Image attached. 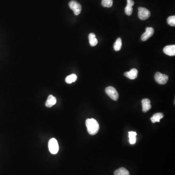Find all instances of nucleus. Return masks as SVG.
Wrapping results in <instances>:
<instances>
[{"mask_svg":"<svg viewBox=\"0 0 175 175\" xmlns=\"http://www.w3.org/2000/svg\"><path fill=\"white\" fill-rule=\"evenodd\" d=\"M138 71L136 69H132L129 71L125 72L124 74L125 76L131 79H135L138 76Z\"/></svg>","mask_w":175,"mask_h":175,"instance_id":"obj_11","label":"nucleus"},{"mask_svg":"<svg viewBox=\"0 0 175 175\" xmlns=\"http://www.w3.org/2000/svg\"><path fill=\"white\" fill-rule=\"evenodd\" d=\"M57 103V99L52 95H50L48 97L45 106L47 108H51L52 106L55 105Z\"/></svg>","mask_w":175,"mask_h":175,"instance_id":"obj_12","label":"nucleus"},{"mask_svg":"<svg viewBox=\"0 0 175 175\" xmlns=\"http://www.w3.org/2000/svg\"><path fill=\"white\" fill-rule=\"evenodd\" d=\"M163 52L164 54L169 55V56H174L175 55V45H167L163 48Z\"/></svg>","mask_w":175,"mask_h":175,"instance_id":"obj_8","label":"nucleus"},{"mask_svg":"<svg viewBox=\"0 0 175 175\" xmlns=\"http://www.w3.org/2000/svg\"><path fill=\"white\" fill-rule=\"evenodd\" d=\"M129 134V143L131 144H134L136 143V136L137 133L136 132L134 131H130L128 132Z\"/></svg>","mask_w":175,"mask_h":175,"instance_id":"obj_16","label":"nucleus"},{"mask_svg":"<svg viewBox=\"0 0 175 175\" xmlns=\"http://www.w3.org/2000/svg\"><path fill=\"white\" fill-rule=\"evenodd\" d=\"M86 125L87 128L88 132L92 135L97 133L99 129V125L96 120L94 119H88L86 121Z\"/></svg>","mask_w":175,"mask_h":175,"instance_id":"obj_1","label":"nucleus"},{"mask_svg":"<svg viewBox=\"0 0 175 175\" xmlns=\"http://www.w3.org/2000/svg\"><path fill=\"white\" fill-rule=\"evenodd\" d=\"M89 40L90 46H96L98 43V41L94 33H90L89 34Z\"/></svg>","mask_w":175,"mask_h":175,"instance_id":"obj_13","label":"nucleus"},{"mask_svg":"<svg viewBox=\"0 0 175 175\" xmlns=\"http://www.w3.org/2000/svg\"><path fill=\"white\" fill-rule=\"evenodd\" d=\"M49 149L52 154H56L59 150L58 142L55 138H52L49 141Z\"/></svg>","mask_w":175,"mask_h":175,"instance_id":"obj_2","label":"nucleus"},{"mask_svg":"<svg viewBox=\"0 0 175 175\" xmlns=\"http://www.w3.org/2000/svg\"><path fill=\"white\" fill-rule=\"evenodd\" d=\"M151 101L147 98L141 100V104L143 106V112H147L151 109V106L150 105Z\"/></svg>","mask_w":175,"mask_h":175,"instance_id":"obj_10","label":"nucleus"},{"mask_svg":"<svg viewBox=\"0 0 175 175\" xmlns=\"http://www.w3.org/2000/svg\"><path fill=\"white\" fill-rule=\"evenodd\" d=\"M77 77L75 74H71L70 76L66 77L65 81L68 84H71L73 82H75L77 80Z\"/></svg>","mask_w":175,"mask_h":175,"instance_id":"obj_18","label":"nucleus"},{"mask_svg":"<svg viewBox=\"0 0 175 175\" xmlns=\"http://www.w3.org/2000/svg\"><path fill=\"white\" fill-rule=\"evenodd\" d=\"M134 4V2L132 0H127V5L125 7V13L127 15L131 16L133 12L132 7Z\"/></svg>","mask_w":175,"mask_h":175,"instance_id":"obj_9","label":"nucleus"},{"mask_svg":"<svg viewBox=\"0 0 175 175\" xmlns=\"http://www.w3.org/2000/svg\"><path fill=\"white\" fill-rule=\"evenodd\" d=\"M155 79L158 83L160 85L166 84L168 80V77L160 72H157L155 75Z\"/></svg>","mask_w":175,"mask_h":175,"instance_id":"obj_6","label":"nucleus"},{"mask_svg":"<svg viewBox=\"0 0 175 175\" xmlns=\"http://www.w3.org/2000/svg\"><path fill=\"white\" fill-rule=\"evenodd\" d=\"M102 5L105 7H111L113 4V0H102Z\"/></svg>","mask_w":175,"mask_h":175,"instance_id":"obj_19","label":"nucleus"},{"mask_svg":"<svg viewBox=\"0 0 175 175\" xmlns=\"http://www.w3.org/2000/svg\"><path fill=\"white\" fill-rule=\"evenodd\" d=\"M167 23L171 26H175V16H171L169 17L167 20Z\"/></svg>","mask_w":175,"mask_h":175,"instance_id":"obj_20","label":"nucleus"},{"mask_svg":"<svg viewBox=\"0 0 175 175\" xmlns=\"http://www.w3.org/2000/svg\"><path fill=\"white\" fill-rule=\"evenodd\" d=\"M105 92L106 94L112 99L117 101L119 98V93L116 89L113 87L109 86L106 88Z\"/></svg>","mask_w":175,"mask_h":175,"instance_id":"obj_4","label":"nucleus"},{"mask_svg":"<svg viewBox=\"0 0 175 175\" xmlns=\"http://www.w3.org/2000/svg\"><path fill=\"white\" fill-rule=\"evenodd\" d=\"M122 45V42L121 39L120 38H118L114 44V46H113L114 49L116 51H119L121 49Z\"/></svg>","mask_w":175,"mask_h":175,"instance_id":"obj_17","label":"nucleus"},{"mask_svg":"<svg viewBox=\"0 0 175 175\" xmlns=\"http://www.w3.org/2000/svg\"><path fill=\"white\" fill-rule=\"evenodd\" d=\"M151 13L147 8L142 7L138 8V17L141 20H146L150 16Z\"/></svg>","mask_w":175,"mask_h":175,"instance_id":"obj_5","label":"nucleus"},{"mask_svg":"<svg viewBox=\"0 0 175 175\" xmlns=\"http://www.w3.org/2000/svg\"><path fill=\"white\" fill-rule=\"evenodd\" d=\"M154 30L152 27L146 28V32L141 35V39L143 41H146L153 35Z\"/></svg>","mask_w":175,"mask_h":175,"instance_id":"obj_7","label":"nucleus"},{"mask_svg":"<svg viewBox=\"0 0 175 175\" xmlns=\"http://www.w3.org/2000/svg\"><path fill=\"white\" fill-rule=\"evenodd\" d=\"M114 175H129V173L127 169L121 167L115 171Z\"/></svg>","mask_w":175,"mask_h":175,"instance_id":"obj_15","label":"nucleus"},{"mask_svg":"<svg viewBox=\"0 0 175 175\" xmlns=\"http://www.w3.org/2000/svg\"><path fill=\"white\" fill-rule=\"evenodd\" d=\"M163 117V115L162 113H157L154 115L151 118V122L153 123H155L156 122H160L161 119Z\"/></svg>","mask_w":175,"mask_h":175,"instance_id":"obj_14","label":"nucleus"},{"mask_svg":"<svg viewBox=\"0 0 175 175\" xmlns=\"http://www.w3.org/2000/svg\"><path fill=\"white\" fill-rule=\"evenodd\" d=\"M69 6L70 8L74 11V15H78L81 13L82 10L81 4L76 1L73 0L70 1L69 3Z\"/></svg>","mask_w":175,"mask_h":175,"instance_id":"obj_3","label":"nucleus"}]
</instances>
